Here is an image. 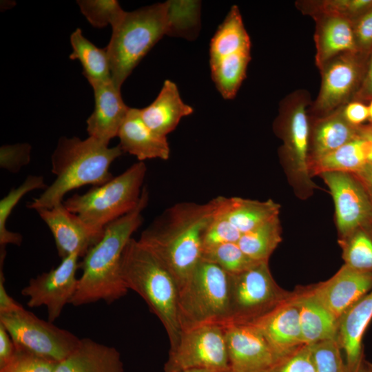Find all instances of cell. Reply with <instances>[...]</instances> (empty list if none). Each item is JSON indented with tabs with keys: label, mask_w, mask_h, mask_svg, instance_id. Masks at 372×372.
<instances>
[{
	"label": "cell",
	"mask_w": 372,
	"mask_h": 372,
	"mask_svg": "<svg viewBox=\"0 0 372 372\" xmlns=\"http://www.w3.org/2000/svg\"><path fill=\"white\" fill-rule=\"evenodd\" d=\"M218 204V196L205 203H176L158 216L138 240L169 271L178 288L201 260L203 235Z\"/></svg>",
	"instance_id": "cell-1"
},
{
	"label": "cell",
	"mask_w": 372,
	"mask_h": 372,
	"mask_svg": "<svg viewBox=\"0 0 372 372\" xmlns=\"http://www.w3.org/2000/svg\"><path fill=\"white\" fill-rule=\"evenodd\" d=\"M148 200V190L144 187L136 207L105 227L101 238L79 263L82 274L70 304L81 306L100 300L110 304L126 295L128 289L121 276V258L132 235L143 221V211Z\"/></svg>",
	"instance_id": "cell-2"
},
{
	"label": "cell",
	"mask_w": 372,
	"mask_h": 372,
	"mask_svg": "<svg viewBox=\"0 0 372 372\" xmlns=\"http://www.w3.org/2000/svg\"><path fill=\"white\" fill-rule=\"evenodd\" d=\"M123 153L119 145H109L91 136H61L51 156L55 180L28 205L32 209H50L63 203L69 192L86 185H101L113 176L111 164Z\"/></svg>",
	"instance_id": "cell-3"
},
{
	"label": "cell",
	"mask_w": 372,
	"mask_h": 372,
	"mask_svg": "<svg viewBox=\"0 0 372 372\" xmlns=\"http://www.w3.org/2000/svg\"><path fill=\"white\" fill-rule=\"evenodd\" d=\"M105 49L112 79L119 88L141 59L164 36H178L176 1L125 12L113 28Z\"/></svg>",
	"instance_id": "cell-4"
},
{
	"label": "cell",
	"mask_w": 372,
	"mask_h": 372,
	"mask_svg": "<svg viewBox=\"0 0 372 372\" xmlns=\"http://www.w3.org/2000/svg\"><path fill=\"white\" fill-rule=\"evenodd\" d=\"M121 270L128 290H133L145 300L165 327L170 348L175 347L182 331L178 314V286L174 278L132 238L124 249Z\"/></svg>",
	"instance_id": "cell-5"
},
{
	"label": "cell",
	"mask_w": 372,
	"mask_h": 372,
	"mask_svg": "<svg viewBox=\"0 0 372 372\" xmlns=\"http://www.w3.org/2000/svg\"><path fill=\"white\" fill-rule=\"evenodd\" d=\"M146 173L144 162L134 163L107 183L94 186L83 194H74L63 205L91 229L103 234L109 223L136 207Z\"/></svg>",
	"instance_id": "cell-6"
},
{
	"label": "cell",
	"mask_w": 372,
	"mask_h": 372,
	"mask_svg": "<svg viewBox=\"0 0 372 372\" xmlns=\"http://www.w3.org/2000/svg\"><path fill=\"white\" fill-rule=\"evenodd\" d=\"M181 331L209 324L225 326L229 314V274L217 265L200 260L178 288Z\"/></svg>",
	"instance_id": "cell-7"
},
{
	"label": "cell",
	"mask_w": 372,
	"mask_h": 372,
	"mask_svg": "<svg viewBox=\"0 0 372 372\" xmlns=\"http://www.w3.org/2000/svg\"><path fill=\"white\" fill-rule=\"evenodd\" d=\"M309 104L306 92H293L282 101L274 123V130L283 142L282 161L292 185L302 197L308 196L316 187L309 168Z\"/></svg>",
	"instance_id": "cell-8"
},
{
	"label": "cell",
	"mask_w": 372,
	"mask_h": 372,
	"mask_svg": "<svg viewBox=\"0 0 372 372\" xmlns=\"http://www.w3.org/2000/svg\"><path fill=\"white\" fill-rule=\"evenodd\" d=\"M269 262L229 274V314L227 324H247L264 316L293 292L283 290L273 279Z\"/></svg>",
	"instance_id": "cell-9"
},
{
	"label": "cell",
	"mask_w": 372,
	"mask_h": 372,
	"mask_svg": "<svg viewBox=\"0 0 372 372\" xmlns=\"http://www.w3.org/2000/svg\"><path fill=\"white\" fill-rule=\"evenodd\" d=\"M0 324L15 346L57 363L69 356L81 342L70 331L38 318L23 307L0 313Z\"/></svg>",
	"instance_id": "cell-10"
},
{
	"label": "cell",
	"mask_w": 372,
	"mask_h": 372,
	"mask_svg": "<svg viewBox=\"0 0 372 372\" xmlns=\"http://www.w3.org/2000/svg\"><path fill=\"white\" fill-rule=\"evenodd\" d=\"M194 369L228 372V355L223 324H205L182 331L178 343L170 348L163 372Z\"/></svg>",
	"instance_id": "cell-11"
},
{
	"label": "cell",
	"mask_w": 372,
	"mask_h": 372,
	"mask_svg": "<svg viewBox=\"0 0 372 372\" xmlns=\"http://www.w3.org/2000/svg\"><path fill=\"white\" fill-rule=\"evenodd\" d=\"M368 54L359 52L341 54L320 69L322 83L312 107L317 117L327 115L351 101L365 72Z\"/></svg>",
	"instance_id": "cell-12"
},
{
	"label": "cell",
	"mask_w": 372,
	"mask_h": 372,
	"mask_svg": "<svg viewBox=\"0 0 372 372\" xmlns=\"http://www.w3.org/2000/svg\"><path fill=\"white\" fill-rule=\"evenodd\" d=\"M79 257L78 254H72L63 258L56 267L31 278L21 291L28 298L29 307H46L48 320L51 322L60 316L76 290Z\"/></svg>",
	"instance_id": "cell-13"
},
{
	"label": "cell",
	"mask_w": 372,
	"mask_h": 372,
	"mask_svg": "<svg viewBox=\"0 0 372 372\" xmlns=\"http://www.w3.org/2000/svg\"><path fill=\"white\" fill-rule=\"evenodd\" d=\"M329 189L335 205L340 238L372 222V200L358 180L350 173L319 174Z\"/></svg>",
	"instance_id": "cell-14"
},
{
	"label": "cell",
	"mask_w": 372,
	"mask_h": 372,
	"mask_svg": "<svg viewBox=\"0 0 372 372\" xmlns=\"http://www.w3.org/2000/svg\"><path fill=\"white\" fill-rule=\"evenodd\" d=\"M225 327L228 372H265L277 358L266 340L251 324Z\"/></svg>",
	"instance_id": "cell-15"
},
{
	"label": "cell",
	"mask_w": 372,
	"mask_h": 372,
	"mask_svg": "<svg viewBox=\"0 0 372 372\" xmlns=\"http://www.w3.org/2000/svg\"><path fill=\"white\" fill-rule=\"evenodd\" d=\"M36 211L50 230L61 259L72 254L83 257L103 236L70 212L63 203Z\"/></svg>",
	"instance_id": "cell-16"
},
{
	"label": "cell",
	"mask_w": 372,
	"mask_h": 372,
	"mask_svg": "<svg viewBox=\"0 0 372 372\" xmlns=\"http://www.w3.org/2000/svg\"><path fill=\"white\" fill-rule=\"evenodd\" d=\"M278 359L303 345L296 292L251 324Z\"/></svg>",
	"instance_id": "cell-17"
},
{
	"label": "cell",
	"mask_w": 372,
	"mask_h": 372,
	"mask_svg": "<svg viewBox=\"0 0 372 372\" xmlns=\"http://www.w3.org/2000/svg\"><path fill=\"white\" fill-rule=\"evenodd\" d=\"M311 295L338 320L372 289V273L344 265L331 278L308 289Z\"/></svg>",
	"instance_id": "cell-18"
},
{
	"label": "cell",
	"mask_w": 372,
	"mask_h": 372,
	"mask_svg": "<svg viewBox=\"0 0 372 372\" xmlns=\"http://www.w3.org/2000/svg\"><path fill=\"white\" fill-rule=\"evenodd\" d=\"M94 94V109L86 121L89 136L109 145L118 136L130 107L127 106L112 80L90 85Z\"/></svg>",
	"instance_id": "cell-19"
},
{
	"label": "cell",
	"mask_w": 372,
	"mask_h": 372,
	"mask_svg": "<svg viewBox=\"0 0 372 372\" xmlns=\"http://www.w3.org/2000/svg\"><path fill=\"white\" fill-rule=\"evenodd\" d=\"M117 136L123 152L136 156L139 161L169 158L167 136L151 130L142 119L138 108H130Z\"/></svg>",
	"instance_id": "cell-20"
},
{
	"label": "cell",
	"mask_w": 372,
	"mask_h": 372,
	"mask_svg": "<svg viewBox=\"0 0 372 372\" xmlns=\"http://www.w3.org/2000/svg\"><path fill=\"white\" fill-rule=\"evenodd\" d=\"M372 319V289L351 305L339 318L337 340L344 353L349 372H353L364 357L362 339Z\"/></svg>",
	"instance_id": "cell-21"
},
{
	"label": "cell",
	"mask_w": 372,
	"mask_h": 372,
	"mask_svg": "<svg viewBox=\"0 0 372 372\" xmlns=\"http://www.w3.org/2000/svg\"><path fill=\"white\" fill-rule=\"evenodd\" d=\"M313 17L316 21L314 39L316 63L319 69L341 54L358 52L351 21L331 14H319Z\"/></svg>",
	"instance_id": "cell-22"
},
{
	"label": "cell",
	"mask_w": 372,
	"mask_h": 372,
	"mask_svg": "<svg viewBox=\"0 0 372 372\" xmlns=\"http://www.w3.org/2000/svg\"><path fill=\"white\" fill-rule=\"evenodd\" d=\"M145 123L162 136L172 132L184 116L193 113V108L182 100L175 83L166 80L155 100L139 109Z\"/></svg>",
	"instance_id": "cell-23"
},
{
	"label": "cell",
	"mask_w": 372,
	"mask_h": 372,
	"mask_svg": "<svg viewBox=\"0 0 372 372\" xmlns=\"http://www.w3.org/2000/svg\"><path fill=\"white\" fill-rule=\"evenodd\" d=\"M218 198L216 214L242 235L279 216L280 206L271 199L259 201L220 196Z\"/></svg>",
	"instance_id": "cell-24"
},
{
	"label": "cell",
	"mask_w": 372,
	"mask_h": 372,
	"mask_svg": "<svg viewBox=\"0 0 372 372\" xmlns=\"http://www.w3.org/2000/svg\"><path fill=\"white\" fill-rule=\"evenodd\" d=\"M55 372H124V368L116 348L82 338L78 347L56 364Z\"/></svg>",
	"instance_id": "cell-25"
},
{
	"label": "cell",
	"mask_w": 372,
	"mask_h": 372,
	"mask_svg": "<svg viewBox=\"0 0 372 372\" xmlns=\"http://www.w3.org/2000/svg\"><path fill=\"white\" fill-rule=\"evenodd\" d=\"M359 134L358 127L344 118L342 107L318 117L310 127L309 164L341 147Z\"/></svg>",
	"instance_id": "cell-26"
},
{
	"label": "cell",
	"mask_w": 372,
	"mask_h": 372,
	"mask_svg": "<svg viewBox=\"0 0 372 372\" xmlns=\"http://www.w3.org/2000/svg\"><path fill=\"white\" fill-rule=\"evenodd\" d=\"M296 292L304 344L337 340L338 320L322 306L309 289Z\"/></svg>",
	"instance_id": "cell-27"
},
{
	"label": "cell",
	"mask_w": 372,
	"mask_h": 372,
	"mask_svg": "<svg viewBox=\"0 0 372 372\" xmlns=\"http://www.w3.org/2000/svg\"><path fill=\"white\" fill-rule=\"evenodd\" d=\"M367 154L368 143L359 134L341 147L310 163L311 174L319 175L327 172L354 174L368 163Z\"/></svg>",
	"instance_id": "cell-28"
},
{
	"label": "cell",
	"mask_w": 372,
	"mask_h": 372,
	"mask_svg": "<svg viewBox=\"0 0 372 372\" xmlns=\"http://www.w3.org/2000/svg\"><path fill=\"white\" fill-rule=\"evenodd\" d=\"M72 52L69 58L79 60L83 72L90 85L112 79L110 64L107 50L99 48L86 39L80 28L70 35Z\"/></svg>",
	"instance_id": "cell-29"
},
{
	"label": "cell",
	"mask_w": 372,
	"mask_h": 372,
	"mask_svg": "<svg viewBox=\"0 0 372 372\" xmlns=\"http://www.w3.org/2000/svg\"><path fill=\"white\" fill-rule=\"evenodd\" d=\"M250 48V39L239 9L233 6L211 40L209 61Z\"/></svg>",
	"instance_id": "cell-30"
},
{
	"label": "cell",
	"mask_w": 372,
	"mask_h": 372,
	"mask_svg": "<svg viewBox=\"0 0 372 372\" xmlns=\"http://www.w3.org/2000/svg\"><path fill=\"white\" fill-rule=\"evenodd\" d=\"M250 59V50H246L209 61L212 80L224 99L235 97Z\"/></svg>",
	"instance_id": "cell-31"
},
{
	"label": "cell",
	"mask_w": 372,
	"mask_h": 372,
	"mask_svg": "<svg viewBox=\"0 0 372 372\" xmlns=\"http://www.w3.org/2000/svg\"><path fill=\"white\" fill-rule=\"evenodd\" d=\"M279 216L243 234L238 241L241 250L256 262H269V258L281 242Z\"/></svg>",
	"instance_id": "cell-32"
},
{
	"label": "cell",
	"mask_w": 372,
	"mask_h": 372,
	"mask_svg": "<svg viewBox=\"0 0 372 372\" xmlns=\"http://www.w3.org/2000/svg\"><path fill=\"white\" fill-rule=\"evenodd\" d=\"M344 265L357 271L372 273V229L370 225L340 237Z\"/></svg>",
	"instance_id": "cell-33"
},
{
	"label": "cell",
	"mask_w": 372,
	"mask_h": 372,
	"mask_svg": "<svg viewBox=\"0 0 372 372\" xmlns=\"http://www.w3.org/2000/svg\"><path fill=\"white\" fill-rule=\"evenodd\" d=\"M48 186L44 183L42 176L29 175L17 188L12 189L0 200V245L6 247L8 244L19 246L22 242V236L9 231L6 227L7 220L16 205L27 193L38 189H45Z\"/></svg>",
	"instance_id": "cell-34"
},
{
	"label": "cell",
	"mask_w": 372,
	"mask_h": 372,
	"mask_svg": "<svg viewBox=\"0 0 372 372\" xmlns=\"http://www.w3.org/2000/svg\"><path fill=\"white\" fill-rule=\"evenodd\" d=\"M201 260L217 265L229 274L244 271L261 262L249 258L237 242H225L203 248Z\"/></svg>",
	"instance_id": "cell-35"
},
{
	"label": "cell",
	"mask_w": 372,
	"mask_h": 372,
	"mask_svg": "<svg viewBox=\"0 0 372 372\" xmlns=\"http://www.w3.org/2000/svg\"><path fill=\"white\" fill-rule=\"evenodd\" d=\"M304 13L312 17L331 14L345 17L352 22L372 8V0H325L298 3Z\"/></svg>",
	"instance_id": "cell-36"
},
{
	"label": "cell",
	"mask_w": 372,
	"mask_h": 372,
	"mask_svg": "<svg viewBox=\"0 0 372 372\" xmlns=\"http://www.w3.org/2000/svg\"><path fill=\"white\" fill-rule=\"evenodd\" d=\"M76 2L87 21L98 28L108 25L113 28L125 13L115 0H80Z\"/></svg>",
	"instance_id": "cell-37"
},
{
	"label": "cell",
	"mask_w": 372,
	"mask_h": 372,
	"mask_svg": "<svg viewBox=\"0 0 372 372\" xmlns=\"http://www.w3.org/2000/svg\"><path fill=\"white\" fill-rule=\"evenodd\" d=\"M316 372H349L337 340L311 344Z\"/></svg>",
	"instance_id": "cell-38"
},
{
	"label": "cell",
	"mask_w": 372,
	"mask_h": 372,
	"mask_svg": "<svg viewBox=\"0 0 372 372\" xmlns=\"http://www.w3.org/2000/svg\"><path fill=\"white\" fill-rule=\"evenodd\" d=\"M265 372H316L311 344H303L279 358Z\"/></svg>",
	"instance_id": "cell-39"
},
{
	"label": "cell",
	"mask_w": 372,
	"mask_h": 372,
	"mask_svg": "<svg viewBox=\"0 0 372 372\" xmlns=\"http://www.w3.org/2000/svg\"><path fill=\"white\" fill-rule=\"evenodd\" d=\"M15 347L12 360L0 372H55L57 362Z\"/></svg>",
	"instance_id": "cell-40"
},
{
	"label": "cell",
	"mask_w": 372,
	"mask_h": 372,
	"mask_svg": "<svg viewBox=\"0 0 372 372\" xmlns=\"http://www.w3.org/2000/svg\"><path fill=\"white\" fill-rule=\"evenodd\" d=\"M241 236V233L215 212L205 231L203 249L225 242H238Z\"/></svg>",
	"instance_id": "cell-41"
},
{
	"label": "cell",
	"mask_w": 372,
	"mask_h": 372,
	"mask_svg": "<svg viewBox=\"0 0 372 372\" xmlns=\"http://www.w3.org/2000/svg\"><path fill=\"white\" fill-rule=\"evenodd\" d=\"M31 146L28 143L2 145L0 148V166L12 173L18 172L30 161Z\"/></svg>",
	"instance_id": "cell-42"
},
{
	"label": "cell",
	"mask_w": 372,
	"mask_h": 372,
	"mask_svg": "<svg viewBox=\"0 0 372 372\" xmlns=\"http://www.w3.org/2000/svg\"><path fill=\"white\" fill-rule=\"evenodd\" d=\"M357 50L369 55L372 52V8L353 22Z\"/></svg>",
	"instance_id": "cell-43"
},
{
	"label": "cell",
	"mask_w": 372,
	"mask_h": 372,
	"mask_svg": "<svg viewBox=\"0 0 372 372\" xmlns=\"http://www.w3.org/2000/svg\"><path fill=\"white\" fill-rule=\"evenodd\" d=\"M345 120L352 126L359 127L369 120L368 105L359 101H351L342 107Z\"/></svg>",
	"instance_id": "cell-44"
},
{
	"label": "cell",
	"mask_w": 372,
	"mask_h": 372,
	"mask_svg": "<svg viewBox=\"0 0 372 372\" xmlns=\"http://www.w3.org/2000/svg\"><path fill=\"white\" fill-rule=\"evenodd\" d=\"M6 251L5 247H1L0 252V313L10 312L21 308L22 306L16 302L6 291L5 288L4 274L3 270V261Z\"/></svg>",
	"instance_id": "cell-45"
},
{
	"label": "cell",
	"mask_w": 372,
	"mask_h": 372,
	"mask_svg": "<svg viewBox=\"0 0 372 372\" xmlns=\"http://www.w3.org/2000/svg\"><path fill=\"white\" fill-rule=\"evenodd\" d=\"M353 100L365 103L372 100V52L369 56L362 81Z\"/></svg>",
	"instance_id": "cell-46"
},
{
	"label": "cell",
	"mask_w": 372,
	"mask_h": 372,
	"mask_svg": "<svg viewBox=\"0 0 372 372\" xmlns=\"http://www.w3.org/2000/svg\"><path fill=\"white\" fill-rule=\"evenodd\" d=\"M15 352L16 347L11 336L7 330L0 324V369L10 362Z\"/></svg>",
	"instance_id": "cell-47"
},
{
	"label": "cell",
	"mask_w": 372,
	"mask_h": 372,
	"mask_svg": "<svg viewBox=\"0 0 372 372\" xmlns=\"http://www.w3.org/2000/svg\"><path fill=\"white\" fill-rule=\"evenodd\" d=\"M352 174L361 183L372 200V165L367 163L360 171Z\"/></svg>",
	"instance_id": "cell-48"
},
{
	"label": "cell",
	"mask_w": 372,
	"mask_h": 372,
	"mask_svg": "<svg viewBox=\"0 0 372 372\" xmlns=\"http://www.w3.org/2000/svg\"><path fill=\"white\" fill-rule=\"evenodd\" d=\"M359 134L368 143V163L372 165V125H363L358 127Z\"/></svg>",
	"instance_id": "cell-49"
},
{
	"label": "cell",
	"mask_w": 372,
	"mask_h": 372,
	"mask_svg": "<svg viewBox=\"0 0 372 372\" xmlns=\"http://www.w3.org/2000/svg\"><path fill=\"white\" fill-rule=\"evenodd\" d=\"M357 372H372V362L363 357L358 364Z\"/></svg>",
	"instance_id": "cell-50"
},
{
	"label": "cell",
	"mask_w": 372,
	"mask_h": 372,
	"mask_svg": "<svg viewBox=\"0 0 372 372\" xmlns=\"http://www.w3.org/2000/svg\"><path fill=\"white\" fill-rule=\"evenodd\" d=\"M368 108H369V121H370L371 124L372 125V100L370 101L368 103Z\"/></svg>",
	"instance_id": "cell-51"
},
{
	"label": "cell",
	"mask_w": 372,
	"mask_h": 372,
	"mask_svg": "<svg viewBox=\"0 0 372 372\" xmlns=\"http://www.w3.org/2000/svg\"><path fill=\"white\" fill-rule=\"evenodd\" d=\"M185 372H214V371L206 370V369H194V370L187 371Z\"/></svg>",
	"instance_id": "cell-52"
},
{
	"label": "cell",
	"mask_w": 372,
	"mask_h": 372,
	"mask_svg": "<svg viewBox=\"0 0 372 372\" xmlns=\"http://www.w3.org/2000/svg\"><path fill=\"white\" fill-rule=\"evenodd\" d=\"M357 369H358V367L356 368V369H355L353 372H357Z\"/></svg>",
	"instance_id": "cell-53"
},
{
	"label": "cell",
	"mask_w": 372,
	"mask_h": 372,
	"mask_svg": "<svg viewBox=\"0 0 372 372\" xmlns=\"http://www.w3.org/2000/svg\"><path fill=\"white\" fill-rule=\"evenodd\" d=\"M370 225H371V229H372V222H371V223L370 224Z\"/></svg>",
	"instance_id": "cell-54"
}]
</instances>
